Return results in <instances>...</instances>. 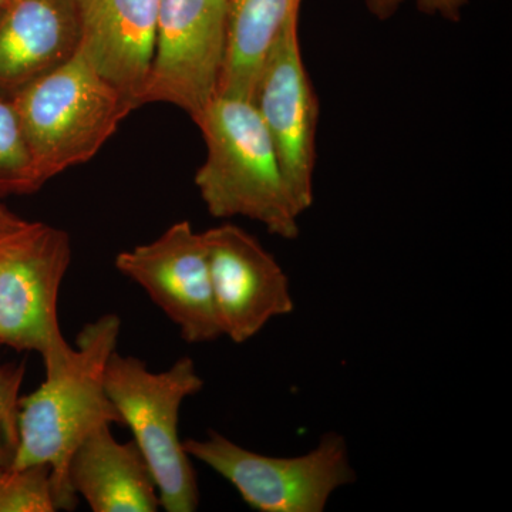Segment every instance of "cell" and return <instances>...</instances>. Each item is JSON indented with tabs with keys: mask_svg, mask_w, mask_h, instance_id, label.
I'll return each mask as SVG.
<instances>
[{
	"mask_svg": "<svg viewBox=\"0 0 512 512\" xmlns=\"http://www.w3.org/2000/svg\"><path fill=\"white\" fill-rule=\"evenodd\" d=\"M120 330L116 313L87 323L69 356L47 367L35 392L20 397L19 444L10 467H49L57 511H73L79 501L69 483L74 451L103 424H121L104 384Z\"/></svg>",
	"mask_w": 512,
	"mask_h": 512,
	"instance_id": "1",
	"label": "cell"
},
{
	"mask_svg": "<svg viewBox=\"0 0 512 512\" xmlns=\"http://www.w3.org/2000/svg\"><path fill=\"white\" fill-rule=\"evenodd\" d=\"M194 123L207 146L195 185L212 217H245L275 237L298 238L302 214L254 101L218 94Z\"/></svg>",
	"mask_w": 512,
	"mask_h": 512,
	"instance_id": "2",
	"label": "cell"
},
{
	"mask_svg": "<svg viewBox=\"0 0 512 512\" xmlns=\"http://www.w3.org/2000/svg\"><path fill=\"white\" fill-rule=\"evenodd\" d=\"M10 99L43 184L92 160L137 109L79 52Z\"/></svg>",
	"mask_w": 512,
	"mask_h": 512,
	"instance_id": "3",
	"label": "cell"
},
{
	"mask_svg": "<svg viewBox=\"0 0 512 512\" xmlns=\"http://www.w3.org/2000/svg\"><path fill=\"white\" fill-rule=\"evenodd\" d=\"M104 384L121 424L130 429L151 468L161 507L197 511V474L178 434L181 406L204 387L194 360L180 357L167 370L151 372L143 360L116 350L107 362Z\"/></svg>",
	"mask_w": 512,
	"mask_h": 512,
	"instance_id": "4",
	"label": "cell"
},
{
	"mask_svg": "<svg viewBox=\"0 0 512 512\" xmlns=\"http://www.w3.org/2000/svg\"><path fill=\"white\" fill-rule=\"evenodd\" d=\"M184 447L259 512H323L339 488L356 481L348 441L336 433L325 434L318 446L296 457L264 456L217 431L185 440Z\"/></svg>",
	"mask_w": 512,
	"mask_h": 512,
	"instance_id": "5",
	"label": "cell"
},
{
	"mask_svg": "<svg viewBox=\"0 0 512 512\" xmlns=\"http://www.w3.org/2000/svg\"><path fill=\"white\" fill-rule=\"evenodd\" d=\"M72 262V241L43 222L0 239V345L42 356L45 369L72 346L60 329V288Z\"/></svg>",
	"mask_w": 512,
	"mask_h": 512,
	"instance_id": "6",
	"label": "cell"
},
{
	"mask_svg": "<svg viewBox=\"0 0 512 512\" xmlns=\"http://www.w3.org/2000/svg\"><path fill=\"white\" fill-rule=\"evenodd\" d=\"M227 0H160L156 50L140 107L168 103L197 120L215 97L227 46Z\"/></svg>",
	"mask_w": 512,
	"mask_h": 512,
	"instance_id": "7",
	"label": "cell"
},
{
	"mask_svg": "<svg viewBox=\"0 0 512 512\" xmlns=\"http://www.w3.org/2000/svg\"><path fill=\"white\" fill-rule=\"evenodd\" d=\"M299 16L272 46L256 84L254 101L274 143L282 173L301 214L315 201L319 103L303 62Z\"/></svg>",
	"mask_w": 512,
	"mask_h": 512,
	"instance_id": "8",
	"label": "cell"
},
{
	"mask_svg": "<svg viewBox=\"0 0 512 512\" xmlns=\"http://www.w3.org/2000/svg\"><path fill=\"white\" fill-rule=\"evenodd\" d=\"M116 268L144 289L185 342L221 338L207 247L190 222H177L156 241L120 252Z\"/></svg>",
	"mask_w": 512,
	"mask_h": 512,
	"instance_id": "9",
	"label": "cell"
},
{
	"mask_svg": "<svg viewBox=\"0 0 512 512\" xmlns=\"http://www.w3.org/2000/svg\"><path fill=\"white\" fill-rule=\"evenodd\" d=\"M202 237L222 336L248 342L272 319L295 311L288 275L258 239L234 224L207 229Z\"/></svg>",
	"mask_w": 512,
	"mask_h": 512,
	"instance_id": "10",
	"label": "cell"
},
{
	"mask_svg": "<svg viewBox=\"0 0 512 512\" xmlns=\"http://www.w3.org/2000/svg\"><path fill=\"white\" fill-rule=\"evenodd\" d=\"M79 53L140 107L156 50L160 0H73Z\"/></svg>",
	"mask_w": 512,
	"mask_h": 512,
	"instance_id": "11",
	"label": "cell"
},
{
	"mask_svg": "<svg viewBox=\"0 0 512 512\" xmlns=\"http://www.w3.org/2000/svg\"><path fill=\"white\" fill-rule=\"evenodd\" d=\"M73 0H6L0 9V94L35 83L79 52Z\"/></svg>",
	"mask_w": 512,
	"mask_h": 512,
	"instance_id": "12",
	"label": "cell"
},
{
	"mask_svg": "<svg viewBox=\"0 0 512 512\" xmlns=\"http://www.w3.org/2000/svg\"><path fill=\"white\" fill-rule=\"evenodd\" d=\"M69 483L94 512H156V480L134 440L120 443L103 424L74 451Z\"/></svg>",
	"mask_w": 512,
	"mask_h": 512,
	"instance_id": "13",
	"label": "cell"
},
{
	"mask_svg": "<svg viewBox=\"0 0 512 512\" xmlns=\"http://www.w3.org/2000/svg\"><path fill=\"white\" fill-rule=\"evenodd\" d=\"M227 46L218 94L254 99L272 46L302 0H227Z\"/></svg>",
	"mask_w": 512,
	"mask_h": 512,
	"instance_id": "14",
	"label": "cell"
},
{
	"mask_svg": "<svg viewBox=\"0 0 512 512\" xmlns=\"http://www.w3.org/2000/svg\"><path fill=\"white\" fill-rule=\"evenodd\" d=\"M13 101L0 94V198L32 194L42 187Z\"/></svg>",
	"mask_w": 512,
	"mask_h": 512,
	"instance_id": "15",
	"label": "cell"
},
{
	"mask_svg": "<svg viewBox=\"0 0 512 512\" xmlns=\"http://www.w3.org/2000/svg\"><path fill=\"white\" fill-rule=\"evenodd\" d=\"M55 511V490L49 467L0 468V512Z\"/></svg>",
	"mask_w": 512,
	"mask_h": 512,
	"instance_id": "16",
	"label": "cell"
},
{
	"mask_svg": "<svg viewBox=\"0 0 512 512\" xmlns=\"http://www.w3.org/2000/svg\"><path fill=\"white\" fill-rule=\"evenodd\" d=\"M25 363L0 366V468L12 466L19 444L20 389Z\"/></svg>",
	"mask_w": 512,
	"mask_h": 512,
	"instance_id": "17",
	"label": "cell"
},
{
	"mask_svg": "<svg viewBox=\"0 0 512 512\" xmlns=\"http://www.w3.org/2000/svg\"><path fill=\"white\" fill-rule=\"evenodd\" d=\"M406 0H365L366 8L379 20L392 18ZM470 0H416L417 8L426 15L440 16L460 22L461 12Z\"/></svg>",
	"mask_w": 512,
	"mask_h": 512,
	"instance_id": "18",
	"label": "cell"
},
{
	"mask_svg": "<svg viewBox=\"0 0 512 512\" xmlns=\"http://www.w3.org/2000/svg\"><path fill=\"white\" fill-rule=\"evenodd\" d=\"M29 224V221L23 220L18 215L13 214L5 205L0 202V239L8 238Z\"/></svg>",
	"mask_w": 512,
	"mask_h": 512,
	"instance_id": "19",
	"label": "cell"
},
{
	"mask_svg": "<svg viewBox=\"0 0 512 512\" xmlns=\"http://www.w3.org/2000/svg\"><path fill=\"white\" fill-rule=\"evenodd\" d=\"M6 3V0H0V9L3 8V5H5Z\"/></svg>",
	"mask_w": 512,
	"mask_h": 512,
	"instance_id": "20",
	"label": "cell"
}]
</instances>
